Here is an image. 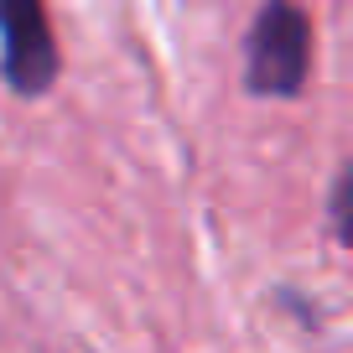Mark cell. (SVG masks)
Masks as SVG:
<instances>
[{
    "instance_id": "obj_2",
    "label": "cell",
    "mask_w": 353,
    "mask_h": 353,
    "mask_svg": "<svg viewBox=\"0 0 353 353\" xmlns=\"http://www.w3.org/2000/svg\"><path fill=\"white\" fill-rule=\"evenodd\" d=\"M0 73L16 99H42L63 78V52L42 0H0Z\"/></svg>"
},
{
    "instance_id": "obj_1",
    "label": "cell",
    "mask_w": 353,
    "mask_h": 353,
    "mask_svg": "<svg viewBox=\"0 0 353 353\" xmlns=\"http://www.w3.org/2000/svg\"><path fill=\"white\" fill-rule=\"evenodd\" d=\"M312 78V16L296 0H265L244 37V88L254 99H296Z\"/></svg>"
},
{
    "instance_id": "obj_3",
    "label": "cell",
    "mask_w": 353,
    "mask_h": 353,
    "mask_svg": "<svg viewBox=\"0 0 353 353\" xmlns=\"http://www.w3.org/2000/svg\"><path fill=\"white\" fill-rule=\"evenodd\" d=\"M327 213H332V234H338V239L353 250V161L343 166V176L332 182V203H327Z\"/></svg>"
}]
</instances>
